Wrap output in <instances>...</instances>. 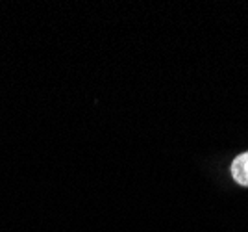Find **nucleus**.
Here are the masks:
<instances>
[{"mask_svg": "<svg viewBox=\"0 0 248 232\" xmlns=\"http://www.w3.org/2000/svg\"><path fill=\"white\" fill-rule=\"evenodd\" d=\"M232 177L239 186L248 188V150L237 154L232 162Z\"/></svg>", "mask_w": 248, "mask_h": 232, "instance_id": "1", "label": "nucleus"}]
</instances>
